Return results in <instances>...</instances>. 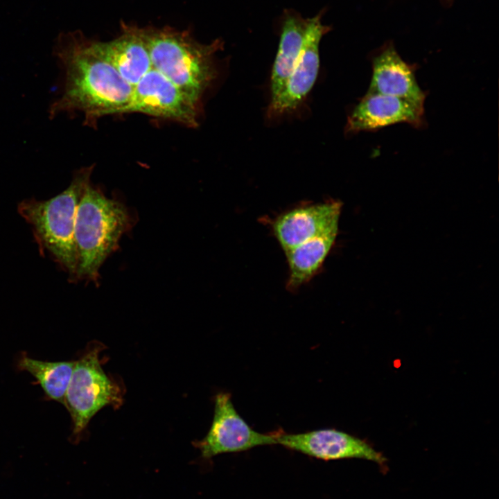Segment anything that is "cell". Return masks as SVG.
I'll return each instance as SVG.
<instances>
[{
    "label": "cell",
    "mask_w": 499,
    "mask_h": 499,
    "mask_svg": "<svg viewBox=\"0 0 499 499\" xmlns=\"http://www.w3.org/2000/svg\"><path fill=\"white\" fill-rule=\"evenodd\" d=\"M54 55L60 68V94L51 104L49 117L81 112L85 123L121 114L131 100L133 87L98 51L94 41L78 33H61Z\"/></svg>",
    "instance_id": "cell-1"
},
{
    "label": "cell",
    "mask_w": 499,
    "mask_h": 499,
    "mask_svg": "<svg viewBox=\"0 0 499 499\" xmlns=\"http://www.w3.org/2000/svg\"><path fill=\"white\" fill-rule=\"evenodd\" d=\"M93 169L94 166L79 169L69 186L49 200L26 199L17 205L18 213L30 226L41 254L49 255L71 281L77 280L79 263L75 240L76 212Z\"/></svg>",
    "instance_id": "cell-2"
},
{
    "label": "cell",
    "mask_w": 499,
    "mask_h": 499,
    "mask_svg": "<svg viewBox=\"0 0 499 499\" xmlns=\"http://www.w3.org/2000/svg\"><path fill=\"white\" fill-rule=\"evenodd\" d=\"M132 224V216L123 204L106 197L90 184L86 187L75 223L79 261L77 280L97 282L102 264L116 250L121 237Z\"/></svg>",
    "instance_id": "cell-3"
},
{
    "label": "cell",
    "mask_w": 499,
    "mask_h": 499,
    "mask_svg": "<svg viewBox=\"0 0 499 499\" xmlns=\"http://www.w3.org/2000/svg\"><path fill=\"white\" fill-rule=\"evenodd\" d=\"M139 33L148 51L152 67L200 102L216 78L213 58L222 49V42L216 40L211 44H202L188 33L167 28L139 29Z\"/></svg>",
    "instance_id": "cell-4"
},
{
    "label": "cell",
    "mask_w": 499,
    "mask_h": 499,
    "mask_svg": "<svg viewBox=\"0 0 499 499\" xmlns=\"http://www.w3.org/2000/svg\"><path fill=\"white\" fill-rule=\"evenodd\" d=\"M104 346L93 341L75 360L64 406L72 422V436L79 439L91 419L103 408L123 403L121 386L103 369L100 353Z\"/></svg>",
    "instance_id": "cell-5"
},
{
    "label": "cell",
    "mask_w": 499,
    "mask_h": 499,
    "mask_svg": "<svg viewBox=\"0 0 499 499\" xmlns=\"http://www.w3.org/2000/svg\"><path fill=\"white\" fill-rule=\"evenodd\" d=\"M200 107V102L152 68L134 86L131 100L121 114L142 113L195 128Z\"/></svg>",
    "instance_id": "cell-6"
},
{
    "label": "cell",
    "mask_w": 499,
    "mask_h": 499,
    "mask_svg": "<svg viewBox=\"0 0 499 499\" xmlns=\"http://www.w3.org/2000/svg\"><path fill=\"white\" fill-rule=\"evenodd\" d=\"M214 401L211 427L206 436L195 443L202 457L209 459L276 444L275 432L261 433L252 428L236 411L229 393H218Z\"/></svg>",
    "instance_id": "cell-7"
},
{
    "label": "cell",
    "mask_w": 499,
    "mask_h": 499,
    "mask_svg": "<svg viewBox=\"0 0 499 499\" xmlns=\"http://www.w3.org/2000/svg\"><path fill=\"white\" fill-rule=\"evenodd\" d=\"M276 444L324 460L367 459L385 467L386 459L365 440L344 432L319 429L301 433L275 432Z\"/></svg>",
    "instance_id": "cell-8"
},
{
    "label": "cell",
    "mask_w": 499,
    "mask_h": 499,
    "mask_svg": "<svg viewBox=\"0 0 499 499\" xmlns=\"http://www.w3.org/2000/svg\"><path fill=\"white\" fill-rule=\"evenodd\" d=\"M322 13L309 18L302 47L284 87L271 98L268 116L279 117L295 110L312 89L319 67V42L330 27L322 23Z\"/></svg>",
    "instance_id": "cell-9"
},
{
    "label": "cell",
    "mask_w": 499,
    "mask_h": 499,
    "mask_svg": "<svg viewBox=\"0 0 499 499\" xmlns=\"http://www.w3.org/2000/svg\"><path fill=\"white\" fill-rule=\"evenodd\" d=\"M401 123L421 128L425 123L423 104L367 92L348 116L345 132L376 130Z\"/></svg>",
    "instance_id": "cell-10"
},
{
    "label": "cell",
    "mask_w": 499,
    "mask_h": 499,
    "mask_svg": "<svg viewBox=\"0 0 499 499\" xmlns=\"http://www.w3.org/2000/svg\"><path fill=\"white\" fill-rule=\"evenodd\" d=\"M342 203L329 200L301 206L277 216L273 234L284 252L326 232L338 229Z\"/></svg>",
    "instance_id": "cell-11"
},
{
    "label": "cell",
    "mask_w": 499,
    "mask_h": 499,
    "mask_svg": "<svg viewBox=\"0 0 499 499\" xmlns=\"http://www.w3.org/2000/svg\"><path fill=\"white\" fill-rule=\"evenodd\" d=\"M368 93L405 98L424 104L426 93L419 87L414 67L406 63L392 44L386 45L371 60Z\"/></svg>",
    "instance_id": "cell-12"
},
{
    "label": "cell",
    "mask_w": 499,
    "mask_h": 499,
    "mask_svg": "<svg viewBox=\"0 0 499 499\" xmlns=\"http://www.w3.org/2000/svg\"><path fill=\"white\" fill-rule=\"evenodd\" d=\"M98 51L133 87L152 67L139 29L126 28L119 37L107 42H94Z\"/></svg>",
    "instance_id": "cell-13"
},
{
    "label": "cell",
    "mask_w": 499,
    "mask_h": 499,
    "mask_svg": "<svg viewBox=\"0 0 499 499\" xmlns=\"http://www.w3.org/2000/svg\"><path fill=\"white\" fill-rule=\"evenodd\" d=\"M309 18L299 12L287 10L283 12L278 51L271 76V98L277 96L284 87L299 55Z\"/></svg>",
    "instance_id": "cell-14"
},
{
    "label": "cell",
    "mask_w": 499,
    "mask_h": 499,
    "mask_svg": "<svg viewBox=\"0 0 499 499\" xmlns=\"http://www.w3.org/2000/svg\"><path fill=\"white\" fill-rule=\"evenodd\" d=\"M338 229L309 239L285 252L288 265L287 288L294 291L320 270L333 247Z\"/></svg>",
    "instance_id": "cell-15"
},
{
    "label": "cell",
    "mask_w": 499,
    "mask_h": 499,
    "mask_svg": "<svg viewBox=\"0 0 499 499\" xmlns=\"http://www.w3.org/2000/svg\"><path fill=\"white\" fill-rule=\"evenodd\" d=\"M75 360L46 361L29 357L21 352L17 360L18 371H26L35 379L40 386L46 399L54 401L62 405L71 379Z\"/></svg>",
    "instance_id": "cell-16"
}]
</instances>
